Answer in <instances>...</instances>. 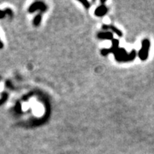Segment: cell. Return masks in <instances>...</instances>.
<instances>
[{
  "mask_svg": "<svg viewBox=\"0 0 154 154\" xmlns=\"http://www.w3.org/2000/svg\"><path fill=\"white\" fill-rule=\"evenodd\" d=\"M102 29H104V30H111L112 31H114V33H116L117 35L118 36H120V37H121V36H123V34H122V32L121 31V30H119L117 28H116L115 26H114V25H107V24H103L102 25Z\"/></svg>",
  "mask_w": 154,
  "mask_h": 154,
  "instance_id": "8992f818",
  "label": "cell"
},
{
  "mask_svg": "<svg viewBox=\"0 0 154 154\" xmlns=\"http://www.w3.org/2000/svg\"><path fill=\"white\" fill-rule=\"evenodd\" d=\"M41 21H42V15L38 14L34 19V25L35 26H38L40 24Z\"/></svg>",
  "mask_w": 154,
  "mask_h": 154,
  "instance_id": "ba28073f",
  "label": "cell"
},
{
  "mask_svg": "<svg viewBox=\"0 0 154 154\" xmlns=\"http://www.w3.org/2000/svg\"><path fill=\"white\" fill-rule=\"evenodd\" d=\"M46 9H47V7H46V6H45V4L44 3H42V2H35V3H34L30 6V8H29V12L33 13L36 10H41V11L43 13L45 12Z\"/></svg>",
  "mask_w": 154,
  "mask_h": 154,
  "instance_id": "277c9868",
  "label": "cell"
},
{
  "mask_svg": "<svg viewBox=\"0 0 154 154\" xmlns=\"http://www.w3.org/2000/svg\"><path fill=\"white\" fill-rule=\"evenodd\" d=\"M112 43H113V45H112V47L109 49H103L101 51V53L102 55H107L108 53H114L115 51L119 48V41L118 39H116V38H114L112 40Z\"/></svg>",
  "mask_w": 154,
  "mask_h": 154,
  "instance_id": "3957f363",
  "label": "cell"
},
{
  "mask_svg": "<svg viewBox=\"0 0 154 154\" xmlns=\"http://www.w3.org/2000/svg\"><path fill=\"white\" fill-rule=\"evenodd\" d=\"M98 38L101 39H109V40H113V34L110 31H106V32H100L97 35Z\"/></svg>",
  "mask_w": 154,
  "mask_h": 154,
  "instance_id": "52a82bcc",
  "label": "cell"
},
{
  "mask_svg": "<svg viewBox=\"0 0 154 154\" xmlns=\"http://www.w3.org/2000/svg\"><path fill=\"white\" fill-rule=\"evenodd\" d=\"M108 9L107 8V6L105 5H101L100 6L96 8V10L95 11V14L98 17H102L105 14H107Z\"/></svg>",
  "mask_w": 154,
  "mask_h": 154,
  "instance_id": "5b68a950",
  "label": "cell"
},
{
  "mask_svg": "<svg viewBox=\"0 0 154 154\" xmlns=\"http://www.w3.org/2000/svg\"><path fill=\"white\" fill-rule=\"evenodd\" d=\"M150 48V41L148 38H145L142 41V47L138 52V57L142 61H146L149 57V51Z\"/></svg>",
  "mask_w": 154,
  "mask_h": 154,
  "instance_id": "7a4b0ae2",
  "label": "cell"
},
{
  "mask_svg": "<svg viewBox=\"0 0 154 154\" xmlns=\"http://www.w3.org/2000/svg\"><path fill=\"white\" fill-rule=\"evenodd\" d=\"M3 43H2V42L0 41V49L1 48H3Z\"/></svg>",
  "mask_w": 154,
  "mask_h": 154,
  "instance_id": "8fae6325",
  "label": "cell"
},
{
  "mask_svg": "<svg viewBox=\"0 0 154 154\" xmlns=\"http://www.w3.org/2000/svg\"><path fill=\"white\" fill-rule=\"evenodd\" d=\"M79 2L81 3H82L84 5V6L86 8V9H88L90 7V3H88V1H83V0H79Z\"/></svg>",
  "mask_w": 154,
  "mask_h": 154,
  "instance_id": "9c48e42d",
  "label": "cell"
},
{
  "mask_svg": "<svg viewBox=\"0 0 154 154\" xmlns=\"http://www.w3.org/2000/svg\"><path fill=\"white\" fill-rule=\"evenodd\" d=\"M115 59L117 61H124V62H127V61H131L136 57V51L133 50L130 53H127L125 49L124 48H118L114 53Z\"/></svg>",
  "mask_w": 154,
  "mask_h": 154,
  "instance_id": "6da1fadb",
  "label": "cell"
},
{
  "mask_svg": "<svg viewBox=\"0 0 154 154\" xmlns=\"http://www.w3.org/2000/svg\"><path fill=\"white\" fill-rule=\"evenodd\" d=\"M8 10H9V9H6V10H4V11H1V10H0V18H3V17H5L6 14H7L6 12H8Z\"/></svg>",
  "mask_w": 154,
  "mask_h": 154,
  "instance_id": "30bf717a",
  "label": "cell"
}]
</instances>
